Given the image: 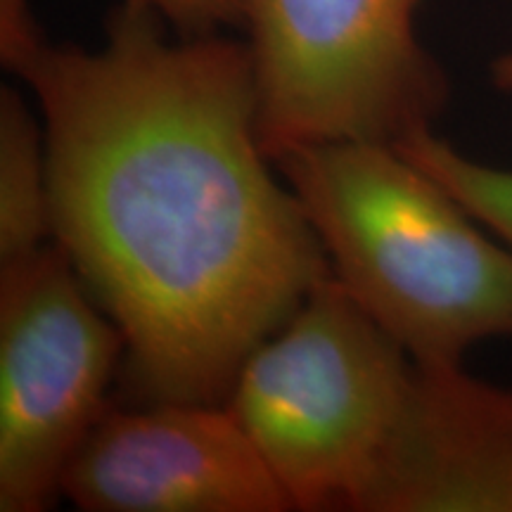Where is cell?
Segmentation results:
<instances>
[{
	"label": "cell",
	"mask_w": 512,
	"mask_h": 512,
	"mask_svg": "<svg viewBox=\"0 0 512 512\" xmlns=\"http://www.w3.org/2000/svg\"><path fill=\"white\" fill-rule=\"evenodd\" d=\"M399 150L444 185L475 219L512 249V169L486 164L430 131L401 140Z\"/></svg>",
	"instance_id": "9c48e42d"
},
{
	"label": "cell",
	"mask_w": 512,
	"mask_h": 512,
	"mask_svg": "<svg viewBox=\"0 0 512 512\" xmlns=\"http://www.w3.org/2000/svg\"><path fill=\"white\" fill-rule=\"evenodd\" d=\"M62 498L86 512H287L290 498L226 403L110 406Z\"/></svg>",
	"instance_id": "8992f818"
},
{
	"label": "cell",
	"mask_w": 512,
	"mask_h": 512,
	"mask_svg": "<svg viewBox=\"0 0 512 512\" xmlns=\"http://www.w3.org/2000/svg\"><path fill=\"white\" fill-rule=\"evenodd\" d=\"M155 12L181 36L219 34L223 27H242L245 0H124Z\"/></svg>",
	"instance_id": "30bf717a"
},
{
	"label": "cell",
	"mask_w": 512,
	"mask_h": 512,
	"mask_svg": "<svg viewBox=\"0 0 512 512\" xmlns=\"http://www.w3.org/2000/svg\"><path fill=\"white\" fill-rule=\"evenodd\" d=\"M354 512H512V384L465 363H413Z\"/></svg>",
	"instance_id": "52a82bcc"
},
{
	"label": "cell",
	"mask_w": 512,
	"mask_h": 512,
	"mask_svg": "<svg viewBox=\"0 0 512 512\" xmlns=\"http://www.w3.org/2000/svg\"><path fill=\"white\" fill-rule=\"evenodd\" d=\"M491 81H494L496 91L503 93L512 105V48L498 55L491 64Z\"/></svg>",
	"instance_id": "8fae6325"
},
{
	"label": "cell",
	"mask_w": 512,
	"mask_h": 512,
	"mask_svg": "<svg viewBox=\"0 0 512 512\" xmlns=\"http://www.w3.org/2000/svg\"><path fill=\"white\" fill-rule=\"evenodd\" d=\"M413 358L335 275L245 358L226 406L292 510H356L411 384Z\"/></svg>",
	"instance_id": "3957f363"
},
{
	"label": "cell",
	"mask_w": 512,
	"mask_h": 512,
	"mask_svg": "<svg viewBox=\"0 0 512 512\" xmlns=\"http://www.w3.org/2000/svg\"><path fill=\"white\" fill-rule=\"evenodd\" d=\"M275 166L332 275L413 363L512 339V249L399 147L313 145Z\"/></svg>",
	"instance_id": "7a4b0ae2"
},
{
	"label": "cell",
	"mask_w": 512,
	"mask_h": 512,
	"mask_svg": "<svg viewBox=\"0 0 512 512\" xmlns=\"http://www.w3.org/2000/svg\"><path fill=\"white\" fill-rule=\"evenodd\" d=\"M420 0H245L259 138L275 164L313 145L430 131L448 83L418 38Z\"/></svg>",
	"instance_id": "277c9868"
},
{
	"label": "cell",
	"mask_w": 512,
	"mask_h": 512,
	"mask_svg": "<svg viewBox=\"0 0 512 512\" xmlns=\"http://www.w3.org/2000/svg\"><path fill=\"white\" fill-rule=\"evenodd\" d=\"M53 242L43 121L24 95L0 88V264Z\"/></svg>",
	"instance_id": "ba28073f"
},
{
	"label": "cell",
	"mask_w": 512,
	"mask_h": 512,
	"mask_svg": "<svg viewBox=\"0 0 512 512\" xmlns=\"http://www.w3.org/2000/svg\"><path fill=\"white\" fill-rule=\"evenodd\" d=\"M126 342L55 242L0 264V512H46Z\"/></svg>",
	"instance_id": "5b68a950"
},
{
	"label": "cell",
	"mask_w": 512,
	"mask_h": 512,
	"mask_svg": "<svg viewBox=\"0 0 512 512\" xmlns=\"http://www.w3.org/2000/svg\"><path fill=\"white\" fill-rule=\"evenodd\" d=\"M121 3L100 48L12 74L46 133L53 242L119 325L136 403H226L330 259L259 138L247 41Z\"/></svg>",
	"instance_id": "6da1fadb"
}]
</instances>
